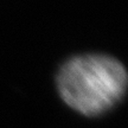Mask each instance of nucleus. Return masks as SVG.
Wrapping results in <instances>:
<instances>
[{
	"label": "nucleus",
	"mask_w": 128,
	"mask_h": 128,
	"mask_svg": "<svg viewBox=\"0 0 128 128\" xmlns=\"http://www.w3.org/2000/svg\"><path fill=\"white\" fill-rule=\"evenodd\" d=\"M57 84L62 98L71 108L84 115H96L122 97L127 74L124 65L112 57L78 56L64 64Z\"/></svg>",
	"instance_id": "nucleus-1"
}]
</instances>
